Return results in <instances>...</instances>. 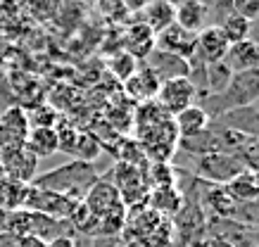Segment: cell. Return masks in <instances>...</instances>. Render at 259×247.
Instances as JSON below:
<instances>
[{
  "label": "cell",
  "instance_id": "ffe728a7",
  "mask_svg": "<svg viewBox=\"0 0 259 247\" xmlns=\"http://www.w3.org/2000/svg\"><path fill=\"white\" fill-rule=\"evenodd\" d=\"M26 195H29V185L15 183V181H0V212L12 214L19 212L26 205Z\"/></svg>",
  "mask_w": 259,
  "mask_h": 247
},
{
  "label": "cell",
  "instance_id": "9c48e42d",
  "mask_svg": "<svg viewBox=\"0 0 259 247\" xmlns=\"http://www.w3.org/2000/svg\"><path fill=\"white\" fill-rule=\"evenodd\" d=\"M81 202L93 216H105L107 212H112V209H117L121 205V197H119L117 188L110 183V178H98Z\"/></svg>",
  "mask_w": 259,
  "mask_h": 247
},
{
  "label": "cell",
  "instance_id": "8992f818",
  "mask_svg": "<svg viewBox=\"0 0 259 247\" xmlns=\"http://www.w3.org/2000/svg\"><path fill=\"white\" fill-rule=\"evenodd\" d=\"M0 164H3L5 178L15 181V183L31 185L33 178L38 176V160L26 150V145L15 147V150H8V152H0Z\"/></svg>",
  "mask_w": 259,
  "mask_h": 247
},
{
  "label": "cell",
  "instance_id": "d6986e66",
  "mask_svg": "<svg viewBox=\"0 0 259 247\" xmlns=\"http://www.w3.org/2000/svg\"><path fill=\"white\" fill-rule=\"evenodd\" d=\"M24 145H26V150L31 152L36 160L53 157V155L60 152V147H57V131L55 128H31Z\"/></svg>",
  "mask_w": 259,
  "mask_h": 247
},
{
  "label": "cell",
  "instance_id": "7a4b0ae2",
  "mask_svg": "<svg viewBox=\"0 0 259 247\" xmlns=\"http://www.w3.org/2000/svg\"><path fill=\"white\" fill-rule=\"evenodd\" d=\"M224 114L240 107H254L259 105V69L250 72H238L231 76L226 90L219 95Z\"/></svg>",
  "mask_w": 259,
  "mask_h": 247
},
{
  "label": "cell",
  "instance_id": "7402d4cb",
  "mask_svg": "<svg viewBox=\"0 0 259 247\" xmlns=\"http://www.w3.org/2000/svg\"><path fill=\"white\" fill-rule=\"evenodd\" d=\"M231 69L224 62L217 64H207V72H204V95H221L226 90L228 81H231ZM200 100V97H197Z\"/></svg>",
  "mask_w": 259,
  "mask_h": 247
},
{
  "label": "cell",
  "instance_id": "ac0fdd59",
  "mask_svg": "<svg viewBox=\"0 0 259 247\" xmlns=\"http://www.w3.org/2000/svg\"><path fill=\"white\" fill-rule=\"evenodd\" d=\"M176 8V24L186 29L188 33H200L207 26V5L200 0H188V3H179Z\"/></svg>",
  "mask_w": 259,
  "mask_h": 247
},
{
  "label": "cell",
  "instance_id": "83f0119b",
  "mask_svg": "<svg viewBox=\"0 0 259 247\" xmlns=\"http://www.w3.org/2000/svg\"><path fill=\"white\" fill-rule=\"evenodd\" d=\"M204 247H238V245L231 238H226V235H217V238L207 240V245Z\"/></svg>",
  "mask_w": 259,
  "mask_h": 247
},
{
  "label": "cell",
  "instance_id": "ba28073f",
  "mask_svg": "<svg viewBox=\"0 0 259 247\" xmlns=\"http://www.w3.org/2000/svg\"><path fill=\"white\" fill-rule=\"evenodd\" d=\"M155 48L171 53V55L188 62L190 57L195 55V33H188L179 24H171L169 29H164L162 33L155 36Z\"/></svg>",
  "mask_w": 259,
  "mask_h": 247
},
{
  "label": "cell",
  "instance_id": "6da1fadb",
  "mask_svg": "<svg viewBox=\"0 0 259 247\" xmlns=\"http://www.w3.org/2000/svg\"><path fill=\"white\" fill-rule=\"evenodd\" d=\"M98 181V171H95L93 164H86V162H76L71 160L62 167L53 169V171H46V174H38L33 178L36 188H43V190L57 192V195H64V197L79 202V197L83 200L91 185Z\"/></svg>",
  "mask_w": 259,
  "mask_h": 247
},
{
  "label": "cell",
  "instance_id": "30bf717a",
  "mask_svg": "<svg viewBox=\"0 0 259 247\" xmlns=\"http://www.w3.org/2000/svg\"><path fill=\"white\" fill-rule=\"evenodd\" d=\"M228 50V40L221 33L219 26H204L202 31L195 36V55L202 60L204 64H217L224 62V55Z\"/></svg>",
  "mask_w": 259,
  "mask_h": 247
},
{
  "label": "cell",
  "instance_id": "603a6c76",
  "mask_svg": "<svg viewBox=\"0 0 259 247\" xmlns=\"http://www.w3.org/2000/svg\"><path fill=\"white\" fill-rule=\"evenodd\" d=\"M219 29H221V33L226 36L228 45H231V43H240V40H245V38H250L252 36V24L250 22H245L243 17H238L233 10L221 19Z\"/></svg>",
  "mask_w": 259,
  "mask_h": 247
},
{
  "label": "cell",
  "instance_id": "484cf974",
  "mask_svg": "<svg viewBox=\"0 0 259 247\" xmlns=\"http://www.w3.org/2000/svg\"><path fill=\"white\" fill-rule=\"evenodd\" d=\"M231 10L250 24L259 19V0H236V3H231Z\"/></svg>",
  "mask_w": 259,
  "mask_h": 247
},
{
  "label": "cell",
  "instance_id": "e0dca14e",
  "mask_svg": "<svg viewBox=\"0 0 259 247\" xmlns=\"http://www.w3.org/2000/svg\"><path fill=\"white\" fill-rule=\"evenodd\" d=\"M148 207L162 219L179 214L183 209V195L179 192L176 185H166V188H152L148 195Z\"/></svg>",
  "mask_w": 259,
  "mask_h": 247
},
{
  "label": "cell",
  "instance_id": "277c9868",
  "mask_svg": "<svg viewBox=\"0 0 259 247\" xmlns=\"http://www.w3.org/2000/svg\"><path fill=\"white\" fill-rule=\"evenodd\" d=\"M74 207H76L74 200L57 195V192L43 190V188H36V185H29V195H26V205H24V209L50 216V219H57V221H67L71 216V212H74Z\"/></svg>",
  "mask_w": 259,
  "mask_h": 247
},
{
  "label": "cell",
  "instance_id": "5b68a950",
  "mask_svg": "<svg viewBox=\"0 0 259 247\" xmlns=\"http://www.w3.org/2000/svg\"><path fill=\"white\" fill-rule=\"evenodd\" d=\"M155 100H157V105L169 117H176L179 112L188 110L190 105H195L197 90L186 76H183V79H171V81H164V83L159 86Z\"/></svg>",
  "mask_w": 259,
  "mask_h": 247
},
{
  "label": "cell",
  "instance_id": "4fadbf2b",
  "mask_svg": "<svg viewBox=\"0 0 259 247\" xmlns=\"http://www.w3.org/2000/svg\"><path fill=\"white\" fill-rule=\"evenodd\" d=\"M145 67L152 69V74L157 76L162 83L164 81H171V79H188V62L181 60V57L171 55V53H164V50H152L148 57H145Z\"/></svg>",
  "mask_w": 259,
  "mask_h": 247
},
{
  "label": "cell",
  "instance_id": "52a82bcc",
  "mask_svg": "<svg viewBox=\"0 0 259 247\" xmlns=\"http://www.w3.org/2000/svg\"><path fill=\"white\" fill-rule=\"evenodd\" d=\"M29 121H26V110L22 107H8L0 112V152L15 150L26 143L29 136Z\"/></svg>",
  "mask_w": 259,
  "mask_h": 247
},
{
  "label": "cell",
  "instance_id": "d4e9b609",
  "mask_svg": "<svg viewBox=\"0 0 259 247\" xmlns=\"http://www.w3.org/2000/svg\"><path fill=\"white\" fill-rule=\"evenodd\" d=\"M26 121H29V128H57L60 114L53 105H36L26 112Z\"/></svg>",
  "mask_w": 259,
  "mask_h": 247
},
{
  "label": "cell",
  "instance_id": "4316f807",
  "mask_svg": "<svg viewBox=\"0 0 259 247\" xmlns=\"http://www.w3.org/2000/svg\"><path fill=\"white\" fill-rule=\"evenodd\" d=\"M46 247H76V240L74 235H57L50 242H46Z\"/></svg>",
  "mask_w": 259,
  "mask_h": 247
},
{
  "label": "cell",
  "instance_id": "f546056e",
  "mask_svg": "<svg viewBox=\"0 0 259 247\" xmlns=\"http://www.w3.org/2000/svg\"><path fill=\"white\" fill-rule=\"evenodd\" d=\"M0 181H5V171H3V164H0Z\"/></svg>",
  "mask_w": 259,
  "mask_h": 247
},
{
  "label": "cell",
  "instance_id": "8fae6325",
  "mask_svg": "<svg viewBox=\"0 0 259 247\" xmlns=\"http://www.w3.org/2000/svg\"><path fill=\"white\" fill-rule=\"evenodd\" d=\"M121 50L136 57L138 62H145V57L155 50V33L150 31L141 19H136L121 33Z\"/></svg>",
  "mask_w": 259,
  "mask_h": 247
},
{
  "label": "cell",
  "instance_id": "3957f363",
  "mask_svg": "<svg viewBox=\"0 0 259 247\" xmlns=\"http://www.w3.org/2000/svg\"><path fill=\"white\" fill-rule=\"evenodd\" d=\"M245 171V164L238 157L228 155V152H212V155H202L195 164V174L204 181H212L217 185H228L233 178Z\"/></svg>",
  "mask_w": 259,
  "mask_h": 247
},
{
  "label": "cell",
  "instance_id": "2e32d148",
  "mask_svg": "<svg viewBox=\"0 0 259 247\" xmlns=\"http://www.w3.org/2000/svg\"><path fill=\"white\" fill-rule=\"evenodd\" d=\"M171 119H174V126H176V133H179V140L195 138L209 128V117H207L204 110L197 107V105H190L188 110L179 112V114L171 117Z\"/></svg>",
  "mask_w": 259,
  "mask_h": 247
},
{
  "label": "cell",
  "instance_id": "f1b7e54d",
  "mask_svg": "<svg viewBox=\"0 0 259 247\" xmlns=\"http://www.w3.org/2000/svg\"><path fill=\"white\" fill-rule=\"evenodd\" d=\"M17 247H46V242L33 235H24V238H17Z\"/></svg>",
  "mask_w": 259,
  "mask_h": 247
},
{
  "label": "cell",
  "instance_id": "7c38bea8",
  "mask_svg": "<svg viewBox=\"0 0 259 247\" xmlns=\"http://www.w3.org/2000/svg\"><path fill=\"white\" fill-rule=\"evenodd\" d=\"M159 86H162V81H159L157 76L152 74V69L145 67L143 62H141V67L136 69L134 76L124 81L126 95L131 97V100H136V105H143V103L155 100V97H157Z\"/></svg>",
  "mask_w": 259,
  "mask_h": 247
},
{
  "label": "cell",
  "instance_id": "cb8c5ba5",
  "mask_svg": "<svg viewBox=\"0 0 259 247\" xmlns=\"http://www.w3.org/2000/svg\"><path fill=\"white\" fill-rule=\"evenodd\" d=\"M138 67H141V62H138L136 57H131L128 53H124V50L112 53L110 60H107V69H110V72L114 74V76H117L121 83H124L126 79H131Z\"/></svg>",
  "mask_w": 259,
  "mask_h": 247
},
{
  "label": "cell",
  "instance_id": "5bb4252c",
  "mask_svg": "<svg viewBox=\"0 0 259 247\" xmlns=\"http://www.w3.org/2000/svg\"><path fill=\"white\" fill-rule=\"evenodd\" d=\"M224 64L231 69V74L259 69V43L252 38H245L240 43H231L226 55H224Z\"/></svg>",
  "mask_w": 259,
  "mask_h": 247
},
{
  "label": "cell",
  "instance_id": "9a60e30c",
  "mask_svg": "<svg viewBox=\"0 0 259 247\" xmlns=\"http://www.w3.org/2000/svg\"><path fill=\"white\" fill-rule=\"evenodd\" d=\"M138 19L157 36V33H162L171 24H176V8H174V3H164V0L145 3L141 8V17Z\"/></svg>",
  "mask_w": 259,
  "mask_h": 247
},
{
  "label": "cell",
  "instance_id": "44dd1931",
  "mask_svg": "<svg viewBox=\"0 0 259 247\" xmlns=\"http://www.w3.org/2000/svg\"><path fill=\"white\" fill-rule=\"evenodd\" d=\"M102 152V143L100 138L93 136L91 131H79V136H76V145H74V152H71V157L76 162H86V164H93L98 157H100Z\"/></svg>",
  "mask_w": 259,
  "mask_h": 247
}]
</instances>
